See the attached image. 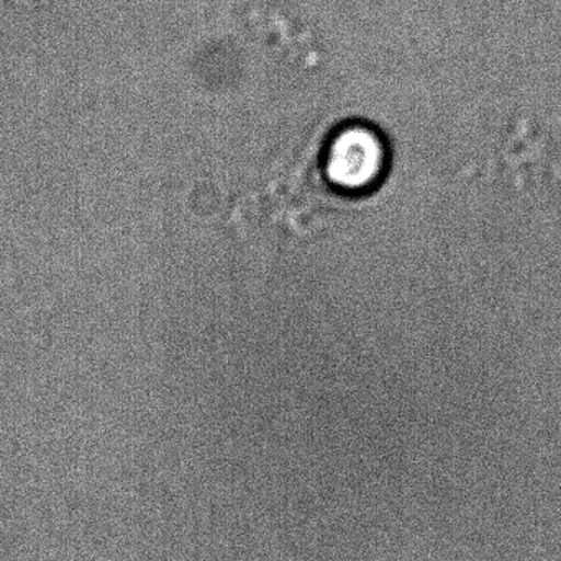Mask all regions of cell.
<instances>
[{
  "instance_id": "obj_1",
  "label": "cell",
  "mask_w": 561,
  "mask_h": 561,
  "mask_svg": "<svg viewBox=\"0 0 561 561\" xmlns=\"http://www.w3.org/2000/svg\"><path fill=\"white\" fill-rule=\"evenodd\" d=\"M381 167V145L369 131H346L330 148L329 174L345 187H365Z\"/></svg>"
}]
</instances>
